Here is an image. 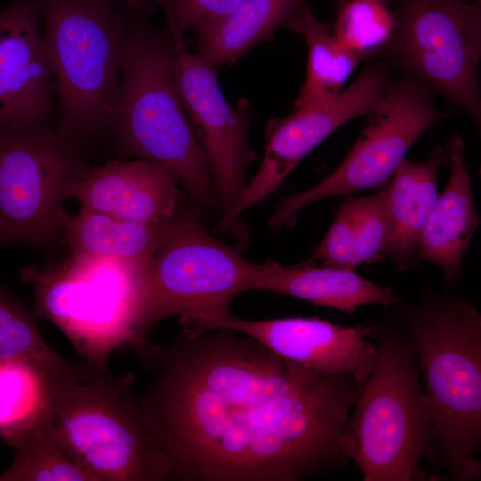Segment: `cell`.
<instances>
[{"label":"cell","instance_id":"7a4b0ae2","mask_svg":"<svg viewBox=\"0 0 481 481\" xmlns=\"http://www.w3.org/2000/svg\"><path fill=\"white\" fill-rule=\"evenodd\" d=\"M389 318L413 351L436 457L454 481L481 477V314L449 291L423 290Z\"/></svg>","mask_w":481,"mask_h":481},{"label":"cell","instance_id":"30bf717a","mask_svg":"<svg viewBox=\"0 0 481 481\" xmlns=\"http://www.w3.org/2000/svg\"><path fill=\"white\" fill-rule=\"evenodd\" d=\"M84 166L61 134L0 126V246L61 240Z\"/></svg>","mask_w":481,"mask_h":481},{"label":"cell","instance_id":"5bb4252c","mask_svg":"<svg viewBox=\"0 0 481 481\" xmlns=\"http://www.w3.org/2000/svg\"><path fill=\"white\" fill-rule=\"evenodd\" d=\"M228 329L249 336L274 353L314 371L352 376L365 382L376 359L374 324L343 326L316 317L245 320L231 314L206 323L200 332Z\"/></svg>","mask_w":481,"mask_h":481},{"label":"cell","instance_id":"d6986e66","mask_svg":"<svg viewBox=\"0 0 481 481\" xmlns=\"http://www.w3.org/2000/svg\"><path fill=\"white\" fill-rule=\"evenodd\" d=\"M448 163L444 147H433L427 159H403L390 178L389 257L399 272L418 265L420 233L437 200L438 173Z\"/></svg>","mask_w":481,"mask_h":481},{"label":"cell","instance_id":"8992f818","mask_svg":"<svg viewBox=\"0 0 481 481\" xmlns=\"http://www.w3.org/2000/svg\"><path fill=\"white\" fill-rule=\"evenodd\" d=\"M82 363L59 387L51 437L94 481L170 480L169 463L133 393L135 376L115 377Z\"/></svg>","mask_w":481,"mask_h":481},{"label":"cell","instance_id":"f1b7e54d","mask_svg":"<svg viewBox=\"0 0 481 481\" xmlns=\"http://www.w3.org/2000/svg\"><path fill=\"white\" fill-rule=\"evenodd\" d=\"M354 200L346 198L337 210L332 224L316 247L313 259L328 267L355 271Z\"/></svg>","mask_w":481,"mask_h":481},{"label":"cell","instance_id":"44dd1931","mask_svg":"<svg viewBox=\"0 0 481 481\" xmlns=\"http://www.w3.org/2000/svg\"><path fill=\"white\" fill-rule=\"evenodd\" d=\"M171 219L159 224H143L80 208L70 216L61 241L71 251L113 257L146 268Z\"/></svg>","mask_w":481,"mask_h":481},{"label":"cell","instance_id":"4fadbf2b","mask_svg":"<svg viewBox=\"0 0 481 481\" xmlns=\"http://www.w3.org/2000/svg\"><path fill=\"white\" fill-rule=\"evenodd\" d=\"M167 29L174 53L177 91L207 159L223 216L238 203L247 184L246 167L256 158L248 142L247 111L226 101L215 67L189 52L183 33L167 20Z\"/></svg>","mask_w":481,"mask_h":481},{"label":"cell","instance_id":"cb8c5ba5","mask_svg":"<svg viewBox=\"0 0 481 481\" xmlns=\"http://www.w3.org/2000/svg\"><path fill=\"white\" fill-rule=\"evenodd\" d=\"M29 362L63 378H70L80 367L55 352L43 338L29 311L7 289L0 286V362Z\"/></svg>","mask_w":481,"mask_h":481},{"label":"cell","instance_id":"603a6c76","mask_svg":"<svg viewBox=\"0 0 481 481\" xmlns=\"http://www.w3.org/2000/svg\"><path fill=\"white\" fill-rule=\"evenodd\" d=\"M286 27L300 34L308 48L306 76L294 109L338 95L361 58L344 46L333 35L330 25L320 21L305 3Z\"/></svg>","mask_w":481,"mask_h":481},{"label":"cell","instance_id":"277c9868","mask_svg":"<svg viewBox=\"0 0 481 481\" xmlns=\"http://www.w3.org/2000/svg\"><path fill=\"white\" fill-rule=\"evenodd\" d=\"M375 363L342 433V450L364 481H430L436 458L421 378L409 343L394 322L374 324Z\"/></svg>","mask_w":481,"mask_h":481},{"label":"cell","instance_id":"5b68a950","mask_svg":"<svg viewBox=\"0 0 481 481\" xmlns=\"http://www.w3.org/2000/svg\"><path fill=\"white\" fill-rule=\"evenodd\" d=\"M146 268L71 251L61 264L22 268L21 278L34 314L55 324L83 362L108 370L112 352L128 347L141 357L151 344L142 330Z\"/></svg>","mask_w":481,"mask_h":481},{"label":"cell","instance_id":"ac0fdd59","mask_svg":"<svg viewBox=\"0 0 481 481\" xmlns=\"http://www.w3.org/2000/svg\"><path fill=\"white\" fill-rule=\"evenodd\" d=\"M254 289L294 297L347 314L366 305L387 306L400 301L392 288L376 284L355 271L311 263L283 265L267 260L258 264Z\"/></svg>","mask_w":481,"mask_h":481},{"label":"cell","instance_id":"3957f363","mask_svg":"<svg viewBox=\"0 0 481 481\" xmlns=\"http://www.w3.org/2000/svg\"><path fill=\"white\" fill-rule=\"evenodd\" d=\"M140 20L127 22L115 126L124 154L159 165L202 210L223 214L207 159L174 77L169 40Z\"/></svg>","mask_w":481,"mask_h":481},{"label":"cell","instance_id":"7c38bea8","mask_svg":"<svg viewBox=\"0 0 481 481\" xmlns=\"http://www.w3.org/2000/svg\"><path fill=\"white\" fill-rule=\"evenodd\" d=\"M390 72L391 65L385 61L369 63L338 95L294 109L283 118L270 119L261 165L234 208L219 218L216 231L233 228L245 210L263 203L300 161L338 128L355 118L371 113L391 79Z\"/></svg>","mask_w":481,"mask_h":481},{"label":"cell","instance_id":"d4e9b609","mask_svg":"<svg viewBox=\"0 0 481 481\" xmlns=\"http://www.w3.org/2000/svg\"><path fill=\"white\" fill-rule=\"evenodd\" d=\"M331 31L361 60L377 56L390 40L395 13L388 0H346L337 5Z\"/></svg>","mask_w":481,"mask_h":481},{"label":"cell","instance_id":"1f68e13d","mask_svg":"<svg viewBox=\"0 0 481 481\" xmlns=\"http://www.w3.org/2000/svg\"><path fill=\"white\" fill-rule=\"evenodd\" d=\"M469 2H472V3H481V0H467Z\"/></svg>","mask_w":481,"mask_h":481},{"label":"cell","instance_id":"4316f807","mask_svg":"<svg viewBox=\"0 0 481 481\" xmlns=\"http://www.w3.org/2000/svg\"><path fill=\"white\" fill-rule=\"evenodd\" d=\"M355 246L354 267L382 261L387 257L391 236L388 184L379 192L353 197Z\"/></svg>","mask_w":481,"mask_h":481},{"label":"cell","instance_id":"484cf974","mask_svg":"<svg viewBox=\"0 0 481 481\" xmlns=\"http://www.w3.org/2000/svg\"><path fill=\"white\" fill-rule=\"evenodd\" d=\"M14 448L15 459L0 481H94L51 437L48 428Z\"/></svg>","mask_w":481,"mask_h":481},{"label":"cell","instance_id":"52a82bcc","mask_svg":"<svg viewBox=\"0 0 481 481\" xmlns=\"http://www.w3.org/2000/svg\"><path fill=\"white\" fill-rule=\"evenodd\" d=\"M114 0H38L61 121L68 135L112 124L127 22Z\"/></svg>","mask_w":481,"mask_h":481},{"label":"cell","instance_id":"8fae6325","mask_svg":"<svg viewBox=\"0 0 481 481\" xmlns=\"http://www.w3.org/2000/svg\"><path fill=\"white\" fill-rule=\"evenodd\" d=\"M433 93L403 75L388 82L367 126L336 170L314 187L283 198L269 218L273 228L292 227L298 214L313 202L377 188L390 180L415 142L444 115Z\"/></svg>","mask_w":481,"mask_h":481},{"label":"cell","instance_id":"4dcf8cb0","mask_svg":"<svg viewBox=\"0 0 481 481\" xmlns=\"http://www.w3.org/2000/svg\"><path fill=\"white\" fill-rule=\"evenodd\" d=\"M332 1L335 3V4H336V6H337V5L342 4L343 2H345V1H346V0H332Z\"/></svg>","mask_w":481,"mask_h":481},{"label":"cell","instance_id":"ffe728a7","mask_svg":"<svg viewBox=\"0 0 481 481\" xmlns=\"http://www.w3.org/2000/svg\"><path fill=\"white\" fill-rule=\"evenodd\" d=\"M69 379L29 362H0V438L14 448L47 429L59 387Z\"/></svg>","mask_w":481,"mask_h":481},{"label":"cell","instance_id":"9c48e42d","mask_svg":"<svg viewBox=\"0 0 481 481\" xmlns=\"http://www.w3.org/2000/svg\"><path fill=\"white\" fill-rule=\"evenodd\" d=\"M394 13L393 35L379 55L444 96L479 129L481 3L396 0Z\"/></svg>","mask_w":481,"mask_h":481},{"label":"cell","instance_id":"2e32d148","mask_svg":"<svg viewBox=\"0 0 481 481\" xmlns=\"http://www.w3.org/2000/svg\"><path fill=\"white\" fill-rule=\"evenodd\" d=\"M73 198L80 208L152 224L168 221L184 201L178 182L168 170L139 159L86 167Z\"/></svg>","mask_w":481,"mask_h":481},{"label":"cell","instance_id":"9a60e30c","mask_svg":"<svg viewBox=\"0 0 481 481\" xmlns=\"http://www.w3.org/2000/svg\"><path fill=\"white\" fill-rule=\"evenodd\" d=\"M38 0H14L0 10V126L44 125L53 84Z\"/></svg>","mask_w":481,"mask_h":481},{"label":"cell","instance_id":"7402d4cb","mask_svg":"<svg viewBox=\"0 0 481 481\" xmlns=\"http://www.w3.org/2000/svg\"><path fill=\"white\" fill-rule=\"evenodd\" d=\"M303 0H245L232 12L198 37V51L214 67L234 61L256 45L271 40L287 26Z\"/></svg>","mask_w":481,"mask_h":481},{"label":"cell","instance_id":"ba28073f","mask_svg":"<svg viewBox=\"0 0 481 481\" xmlns=\"http://www.w3.org/2000/svg\"><path fill=\"white\" fill-rule=\"evenodd\" d=\"M257 267L212 236L200 208L184 200L144 272L143 335L169 317H179L183 331L193 334L229 314L232 300L254 289Z\"/></svg>","mask_w":481,"mask_h":481},{"label":"cell","instance_id":"e0dca14e","mask_svg":"<svg viewBox=\"0 0 481 481\" xmlns=\"http://www.w3.org/2000/svg\"><path fill=\"white\" fill-rule=\"evenodd\" d=\"M444 148L450 177L420 233L417 262L439 266L445 280L454 282L461 275L462 262L479 225V217L474 206L464 140L452 135Z\"/></svg>","mask_w":481,"mask_h":481},{"label":"cell","instance_id":"6da1fadb","mask_svg":"<svg viewBox=\"0 0 481 481\" xmlns=\"http://www.w3.org/2000/svg\"><path fill=\"white\" fill-rule=\"evenodd\" d=\"M138 398L170 480L299 481L342 468L365 383L312 370L228 329L151 344Z\"/></svg>","mask_w":481,"mask_h":481},{"label":"cell","instance_id":"83f0119b","mask_svg":"<svg viewBox=\"0 0 481 481\" xmlns=\"http://www.w3.org/2000/svg\"><path fill=\"white\" fill-rule=\"evenodd\" d=\"M166 20L181 32L200 37L227 17L245 0H153Z\"/></svg>","mask_w":481,"mask_h":481},{"label":"cell","instance_id":"f546056e","mask_svg":"<svg viewBox=\"0 0 481 481\" xmlns=\"http://www.w3.org/2000/svg\"><path fill=\"white\" fill-rule=\"evenodd\" d=\"M148 0H124L126 7L134 13H142L146 7Z\"/></svg>","mask_w":481,"mask_h":481}]
</instances>
